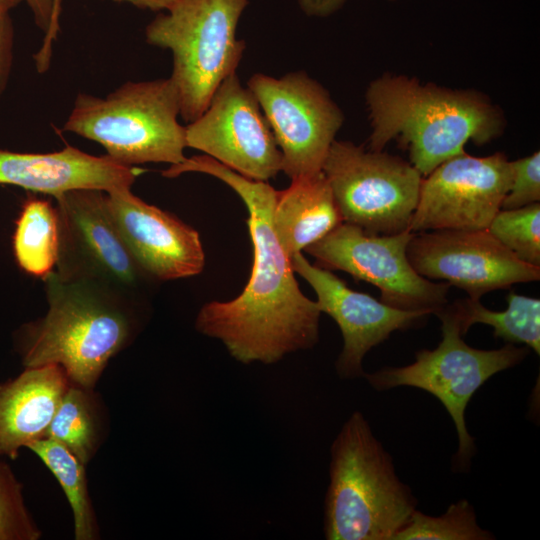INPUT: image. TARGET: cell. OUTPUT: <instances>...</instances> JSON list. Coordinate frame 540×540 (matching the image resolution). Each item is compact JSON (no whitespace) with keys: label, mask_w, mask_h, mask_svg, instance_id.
<instances>
[{"label":"cell","mask_w":540,"mask_h":540,"mask_svg":"<svg viewBox=\"0 0 540 540\" xmlns=\"http://www.w3.org/2000/svg\"><path fill=\"white\" fill-rule=\"evenodd\" d=\"M186 172L211 175L243 200L253 244V266L242 293L227 302L212 301L199 311L195 328L220 340L238 362L273 364L319 341L321 311L294 277L273 223L277 191L266 181L247 178L208 155L186 158L162 171L173 178Z\"/></svg>","instance_id":"cell-1"},{"label":"cell","mask_w":540,"mask_h":540,"mask_svg":"<svg viewBox=\"0 0 540 540\" xmlns=\"http://www.w3.org/2000/svg\"><path fill=\"white\" fill-rule=\"evenodd\" d=\"M365 97L372 128L369 149L382 151L391 140H399L423 177L464 154L468 141L486 144L505 126L501 110L485 95L422 84L404 75L375 79Z\"/></svg>","instance_id":"cell-2"},{"label":"cell","mask_w":540,"mask_h":540,"mask_svg":"<svg viewBox=\"0 0 540 540\" xmlns=\"http://www.w3.org/2000/svg\"><path fill=\"white\" fill-rule=\"evenodd\" d=\"M48 311L23 326L17 350L24 368L55 364L71 383L95 388L108 362L134 338L138 323L119 296L87 278H46Z\"/></svg>","instance_id":"cell-3"},{"label":"cell","mask_w":540,"mask_h":540,"mask_svg":"<svg viewBox=\"0 0 540 540\" xmlns=\"http://www.w3.org/2000/svg\"><path fill=\"white\" fill-rule=\"evenodd\" d=\"M324 503L327 540H393L417 499L398 477L392 456L368 420L354 411L330 447Z\"/></svg>","instance_id":"cell-4"},{"label":"cell","mask_w":540,"mask_h":540,"mask_svg":"<svg viewBox=\"0 0 540 540\" xmlns=\"http://www.w3.org/2000/svg\"><path fill=\"white\" fill-rule=\"evenodd\" d=\"M170 78L126 82L106 97L79 93L63 130L99 143L114 161L170 165L186 159V127Z\"/></svg>","instance_id":"cell-5"},{"label":"cell","mask_w":540,"mask_h":540,"mask_svg":"<svg viewBox=\"0 0 540 540\" xmlns=\"http://www.w3.org/2000/svg\"><path fill=\"white\" fill-rule=\"evenodd\" d=\"M249 0H177L147 25L150 45L168 49L169 77L179 95L180 116L188 124L199 118L229 75L236 73L245 42L236 37Z\"/></svg>","instance_id":"cell-6"},{"label":"cell","mask_w":540,"mask_h":540,"mask_svg":"<svg viewBox=\"0 0 540 540\" xmlns=\"http://www.w3.org/2000/svg\"><path fill=\"white\" fill-rule=\"evenodd\" d=\"M435 315L441 321L442 331V340L436 348L417 351L415 361L406 366L384 367L365 373L364 378L377 391L408 386L435 396L451 416L458 436L453 471L468 472L476 445L467 429L466 407L488 379L518 365L529 349L511 343L493 350L473 348L463 340L459 321L448 303Z\"/></svg>","instance_id":"cell-7"},{"label":"cell","mask_w":540,"mask_h":540,"mask_svg":"<svg viewBox=\"0 0 540 540\" xmlns=\"http://www.w3.org/2000/svg\"><path fill=\"white\" fill-rule=\"evenodd\" d=\"M322 172L343 222L372 234L409 230L423 179L410 162L334 140Z\"/></svg>","instance_id":"cell-8"},{"label":"cell","mask_w":540,"mask_h":540,"mask_svg":"<svg viewBox=\"0 0 540 540\" xmlns=\"http://www.w3.org/2000/svg\"><path fill=\"white\" fill-rule=\"evenodd\" d=\"M413 234L409 230L372 234L343 222L305 251L319 267L342 270L374 285L381 292L380 301L389 306L435 314L448 303L450 285L432 282L415 271L407 257Z\"/></svg>","instance_id":"cell-9"},{"label":"cell","mask_w":540,"mask_h":540,"mask_svg":"<svg viewBox=\"0 0 540 540\" xmlns=\"http://www.w3.org/2000/svg\"><path fill=\"white\" fill-rule=\"evenodd\" d=\"M247 87L257 99L292 179L322 171L344 116L328 91L304 71L280 78L254 74Z\"/></svg>","instance_id":"cell-10"},{"label":"cell","mask_w":540,"mask_h":540,"mask_svg":"<svg viewBox=\"0 0 540 540\" xmlns=\"http://www.w3.org/2000/svg\"><path fill=\"white\" fill-rule=\"evenodd\" d=\"M186 127V145L258 181L275 177L282 155L259 103L236 73L225 78L204 113Z\"/></svg>","instance_id":"cell-11"},{"label":"cell","mask_w":540,"mask_h":540,"mask_svg":"<svg viewBox=\"0 0 540 540\" xmlns=\"http://www.w3.org/2000/svg\"><path fill=\"white\" fill-rule=\"evenodd\" d=\"M511 179V163L503 153L453 157L422 179L409 230L487 229Z\"/></svg>","instance_id":"cell-12"},{"label":"cell","mask_w":540,"mask_h":540,"mask_svg":"<svg viewBox=\"0 0 540 540\" xmlns=\"http://www.w3.org/2000/svg\"><path fill=\"white\" fill-rule=\"evenodd\" d=\"M407 257L419 275L445 280L477 300L493 290L540 279V267L518 259L487 229L414 233Z\"/></svg>","instance_id":"cell-13"},{"label":"cell","mask_w":540,"mask_h":540,"mask_svg":"<svg viewBox=\"0 0 540 540\" xmlns=\"http://www.w3.org/2000/svg\"><path fill=\"white\" fill-rule=\"evenodd\" d=\"M103 192L75 189L55 198L60 220L57 273L125 291L143 271L115 228Z\"/></svg>","instance_id":"cell-14"},{"label":"cell","mask_w":540,"mask_h":540,"mask_svg":"<svg viewBox=\"0 0 540 540\" xmlns=\"http://www.w3.org/2000/svg\"><path fill=\"white\" fill-rule=\"evenodd\" d=\"M290 261L293 271L315 291L320 311L332 317L340 328L343 348L335 369L341 379L364 377L362 362L373 347L386 341L394 331L415 327L431 314L425 310L397 309L354 291L330 270L310 264L301 253Z\"/></svg>","instance_id":"cell-15"},{"label":"cell","mask_w":540,"mask_h":540,"mask_svg":"<svg viewBox=\"0 0 540 540\" xmlns=\"http://www.w3.org/2000/svg\"><path fill=\"white\" fill-rule=\"evenodd\" d=\"M115 228L143 272L160 280L199 274L205 254L198 232L175 216L147 204L130 188L106 193Z\"/></svg>","instance_id":"cell-16"},{"label":"cell","mask_w":540,"mask_h":540,"mask_svg":"<svg viewBox=\"0 0 540 540\" xmlns=\"http://www.w3.org/2000/svg\"><path fill=\"white\" fill-rule=\"evenodd\" d=\"M140 172L107 155H90L70 145L52 153L0 150V184L19 186L54 198L75 189L107 193L131 188Z\"/></svg>","instance_id":"cell-17"},{"label":"cell","mask_w":540,"mask_h":540,"mask_svg":"<svg viewBox=\"0 0 540 540\" xmlns=\"http://www.w3.org/2000/svg\"><path fill=\"white\" fill-rule=\"evenodd\" d=\"M65 370L55 364L28 367L0 383V456L17 459L22 448L43 437L68 388Z\"/></svg>","instance_id":"cell-18"},{"label":"cell","mask_w":540,"mask_h":540,"mask_svg":"<svg viewBox=\"0 0 540 540\" xmlns=\"http://www.w3.org/2000/svg\"><path fill=\"white\" fill-rule=\"evenodd\" d=\"M273 223L278 240L289 258L343 223L322 171L292 179L287 189L277 191Z\"/></svg>","instance_id":"cell-19"},{"label":"cell","mask_w":540,"mask_h":540,"mask_svg":"<svg viewBox=\"0 0 540 540\" xmlns=\"http://www.w3.org/2000/svg\"><path fill=\"white\" fill-rule=\"evenodd\" d=\"M109 434V413L100 393L70 382L46 437L69 449L84 465L96 455Z\"/></svg>","instance_id":"cell-20"},{"label":"cell","mask_w":540,"mask_h":540,"mask_svg":"<svg viewBox=\"0 0 540 540\" xmlns=\"http://www.w3.org/2000/svg\"><path fill=\"white\" fill-rule=\"evenodd\" d=\"M16 261L26 273L46 278L57 265L60 220L49 200L31 197L21 209L13 235Z\"/></svg>","instance_id":"cell-21"},{"label":"cell","mask_w":540,"mask_h":540,"mask_svg":"<svg viewBox=\"0 0 540 540\" xmlns=\"http://www.w3.org/2000/svg\"><path fill=\"white\" fill-rule=\"evenodd\" d=\"M504 311H493L480 300L465 298L448 304L459 321L462 336L476 323L493 328L496 338L507 343H522L540 354V300L511 291Z\"/></svg>","instance_id":"cell-22"},{"label":"cell","mask_w":540,"mask_h":540,"mask_svg":"<svg viewBox=\"0 0 540 540\" xmlns=\"http://www.w3.org/2000/svg\"><path fill=\"white\" fill-rule=\"evenodd\" d=\"M27 448L36 454L60 484L71 507L76 540L100 538L95 509L88 491L85 466L58 441L43 437Z\"/></svg>","instance_id":"cell-23"},{"label":"cell","mask_w":540,"mask_h":540,"mask_svg":"<svg viewBox=\"0 0 540 540\" xmlns=\"http://www.w3.org/2000/svg\"><path fill=\"white\" fill-rule=\"evenodd\" d=\"M495 536L477 524L474 507L466 499L452 503L440 516L415 509L393 540H492Z\"/></svg>","instance_id":"cell-24"},{"label":"cell","mask_w":540,"mask_h":540,"mask_svg":"<svg viewBox=\"0 0 540 540\" xmlns=\"http://www.w3.org/2000/svg\"><path fill=\"white\" fill-rule=\"evenodd\" d=\"M487 230L521 261L540 267V204L500 209Z\"/></svg>","instance_id":"cell-25"},{"label":"cell","mask_w":540,"mask_h":540,"mask_svg":"<svg viewBox=\"0 0 540 540\" xmlns=\"http://www.w3.org/2000/svg\"><path fill=\"white\" fill-rule=\"evenodd\" d=\"M41 530L31 515L21 481L0 461V540H38Z\"/></svg>","instance_id":"cell-26"},{"label":"cell","mask_w":540,"mask_h":540,"mask_svg":"<svg viewBox=\"0 0 540 540\" xmlns=\"http://www.w3.org/2000/svg\"><path fill=\"white\" fill-rule=\"evenodd\" d=\"M512 179L501 209L510 210L537 203L540 200L539 151L515 161H510Z\"/></svg>","instance_id":"cell-27"},{"label":"cell","mask_w":540,"mask_h":540,"mask_svg":"<svg viewBox=\"0 0 540 540\" xmlns=\"http://www.w3.org/2000/svg\"><path fill=\"white\" fill-rule=\"evenodd\" d=\"M8 12L0 5V95L7 86L13 59L14 31Z\"/></svg>","instance_id":"cell-28"},{"label":"cell","mask_w":540,"mask_h":540,"mask_svg":"<svg viewBox=\"0 0 540 540\" xmlns=\"http://www.w3.org/2000/svg\"><path fill=\"white\" fill-rule=\"evenodd\" d=\"M51 6L52 12L49 28L44 34V40L40 49L34 55L36 69L39 73H44L50 66L53 42L56 40L60 29L62 0H51Z\"/></svg>","instance_id":"cell-29"},{"label":"cell","mask_w":540,"mask_h":540,"mask_svg":"<svg viewBox=\"0 0 540 540\" xmlns=\"http://www.w3.org/2000/svg\"><path fill=\"white\" fill-rule=\"evenodd\" d=\"M297 2L306 15L327 17L338 11L346 0H297Z\"/></svg>","instance_id":"cell-30"},{"label":"cell","mask_w":540,"mask_h":540,"mask_svg":"<svg viewBox=\"0 0 540 540\" xmlns=\"http://www.w3.org/2000/svg\"><path fill=\"white\" fill-rule=\"evenodd\" d=\"M27 3L34 16L37 26L44 31L49 28L51 21V0H23Z\"/></svg>","instance_id":"cell-31"},{"label":"cell","mask_w":540,"mask_h":540,"mask_svg":"<svg viewBox=\"0 0 540 540\" xmlns=\"http://www.w3.org/2000/svg\"><path fill=\"white\" fill-rule=\"evenodd\" d=\"M118 2H127L131 5L153 12H163L170 9L177 0H113Z\"/></svg>","instance_id":"cell-32"},{"label":"cell","mask_w":540,"mask_h":540,"mask_svg":"<svg viewBox=\"0 0 540 540\" xmlns=\"http://www.w3.org/2000/svg\"><path fill=\"white\" fill-rule=\"evenodd\" d=\"M23 0H0V5L10 10L20 4Z\"/></svg>","instance_id":"cell-33"},{"label":"cell","mask_w":540,"mask_h":540,"mask_svg":"<svg viewBox=\"0 0 540 540\" xmlns=\"http://www.w3.org/2000/svg\"><path fill=\"white\" fill-rule=\"evenodd\" d=\"M390 1H395V0H390Z\"/></svg>","instance_id":"cell-34"}]
</instances>
